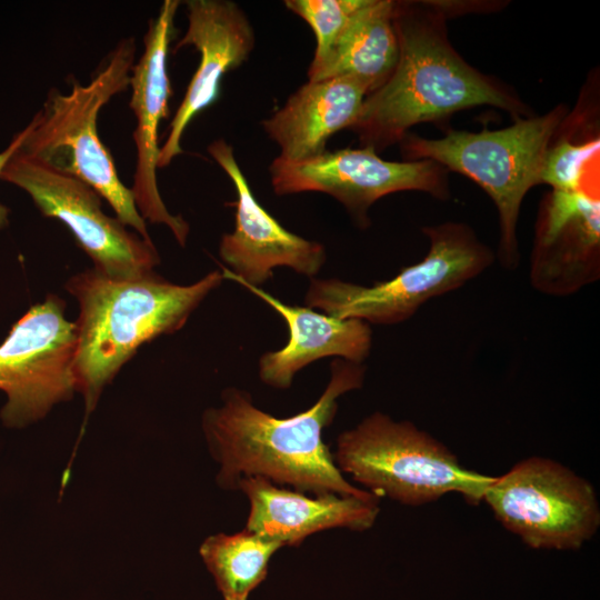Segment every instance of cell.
I'll list each match as a JSON object with an SVG mask.
<instances>
[{
    "label": "cell",
    "instance_id": "cell-1",
    "mask_svg": "<svg viewBox=\"0 0 600 600\" xmlns=\"http://www.w3.org/2000/svg\"><path fill=\"white\" fill-rule=\"evenodd\" d=\"M364 373L362 363L333 361L329 383L320 398L309 409L288 418L260 410L242 389H224L221 406L202 414L203 434L219 464V486L237 489L242 478L262 477L312 496L378 498L344 479L322 439L323 430L336 417L338 399L360 389Z\"/></svg>",
    "mask_w": 600,
    "mask_h": 600
},
{
    "label": "cell",
    "instance_id": "cell-2",
    "mask_svg": "<svg viewBox=\"0 0 600 600\" xmlns=\"http://www.w3.org/2000/svg\"><path fill=\"white\" fill-rule=\"evenodd\" d=\"M446 17L439 2L394 1L399 57L387 82L366 97L350 128L362 147L380 152L400 142L414 124L477 106L500 108L518 119L531 117L514 93L457 53Z\"/></svg>",
    "mask_w": 600,
    "mask_h": 600
},
{
    "label": "cell",
    "instance_id": "cell-3",
    "mask_svg": "<svg viewBox=\"0 0 600 600\" xmlns=\"http://www.w3.org/2000/svg\"><path fill=\"white\" fill-rule=\"evenodd\" d=\"M224 279L212 271L180 286L154 272L113 279L89 269L72 276L67 290L79 302L73 377L84 399L86 416L106 384L146 342L181 329L204 298Z\"/></svg>",
    "mask_w": 600,
    "mask_h": 600
},
{
    "label": "cell",
    "instance_id": "cell-4",
    "mask_svg": "<svg viewBox=\"0 0 600 600\" xmlns=\"http://www.w3.org/2000/svg\"><path fill=\"white\" fill-rule=\"evenodd\" d=\"M134 57V39H122L88 84L74 81L69 93L52 89L23 128L19 151L89 184L121 222L151 240L131 189L120 180L112 156L97 131L102 107L130 87Z\"/></svg>",
    "mask_w": 600,
    "mask_h": 600
},
{
    "label": "cell",
    "instance_id": "cell-5",
    "mask_svg": "<svg viewBox=\"0 0 600 600\" xmlns=\"http://www.w3.org/2000/svg\"><path fill=\"white\" fill-rule=\"evenodd\" d=\"M568 113L559 104L503 129L449 130L439 139L408 132L399 143L407 161L432 160L469 177L490 196L499 217V259L504 268L513 269L520 258L517 226L522 200L541 183L547 152Z\"/></svg>",
    "mask_w": 600,
    "mask_h": 600
},
{
    "label": "cell",
    "instance_id": "cell-6",
    "mask_svg": "<svg viewBox=\"0 0 600 600\" xmlns=\"http://www.w3.org/2000/svg\"><path fill=\"white\" fill-rule=\"evenodd\" d=\"M340 472L404 506L419 507L457 492L473 506L493 477L462 467L442 442L412 422L374 412L337 439Z\"/></svg>",
    "mask_w": 600,
    "mask_h": 600
},
{
    "label": "cell",
    "instance_id": "cell-7",
    "mask_svg": "<svg viewBox=\"0 0 600 600\" xmlns=\"http://www.w3.org/2000/svg\"><path fill=\"white\" fill-rule=\"evenodd\" d=\"M423 232L430 247L420 262L371 287L312 278L306 304L339 319L394 324L411 318L431 298L463 286L493 262L491 249L464 223L424 227Z\"/></svg>",
    "mask_w": 600,
    "mask_h": 600
},
{
    "label": "cell",
    "instance_id": "cell-8",
    "mask_svg": "<svg viewBox=\"0 0 600 600\" xmlns=\"http://www.w3.org/2000/svg\"><path fill=\"white\" fill-rule=\"evenodd\" d=\"M496 519L533 549L579 550L600 527L593 486L552 459L531 457L487 486Z\"/></svg>",
    "mask_w": 600,
    "mask_h": 600
},
{
    "label": "cell",
    "instance_id": "cell-9",
    "mask_svg": "<svg viewBox=\"0 0 600 600\" xmlns=\"http://www.w3.org/2000/svg\"><path fill=\"white\" fill-rule=\"evenodd\" d=\"M0 179L22 189L39 211L63 222L77 244L91 258L93 269L113 279L153 272L159 263L151 240L131 232L117 217L101 208V197L86 182L18 151Z\"/></svg>",
    "mask_w": 600,
    "mask_h": 600
},
{
    "label": "cell",
    "instance_id": "cell-10",
    "mask_svg": "<svg viewBox=\"0 0 600 600\" xmlns=\"http://www.w3.org/2000/svg\"><path fill=\"white\" fill-rule=\"evenodd\" d=\"M76 326L64 302L52 294L32 306L0 343V390L7 396L0 417L21 428L43 418L76 391Z\"/></svg>",
    "mask_w": 600,
    "mask_h": 600
},
{
    "label": "cell",
    "instance_id": "cell-11",
    "mask_svg": "<svg viewBox=\"0 0 600 600\" xmlns=\"http://www.w3.org/2000/svg\"><path fill=\"white\" fill-rule=\"evenodd\" d=\"M271 184L279 196L323 192L340 203L362 226L368 209L380 198L408 190L446 199L447 169L432 160L387 161L372 148L324 151L301 161L276 158L270 164Z\"/></svg>",
    "mask_w": 600,
    "mask_h": 600
},
{
    "label": "cell",
    "instance_id": "cell-12",
    "mask_svg": "<svg viewBox=\"0 0 600 600\" xmlns=\"http://www.w3.org/2000/svg\"><path fill=\"white\" fill-rule=\"evenodd\" d=\"M178 0H164L158 16L148 23L143 37V52L131 71L129 107L136 117L133 141L137 162L130 188L136 207L144 220L167 226L180 246H186L189 224L166 207L158 188L157 169L160 147L158 131L169 114L171 82L168 73V53L174 34Z\"/></svg>",
    "mask_w": 600,
    "mask_h": 600
},
{
    "label": "cell",
    "instance_id": "cell-13",
    "mask_svg": "<svg viewBox=\"0 0 600 600\" xmlns=\"http://www.w3.org/2000/svg\"><path fill=\"white\" fill-rule=\"evenodd\" d=\"M208 151L230 178L237 194L234 230L223 234L219 244L224 279L260 287L277 267L310 278L318 274L327 259L324 247L288 231L259 203L226 140H214Z\"/></svg>",
    "mask_w": 600,
    "mask_h": 600
},
{
    "label": "cell",
    "instance_id": "cell-14",
    "mask_svg": "<svg viewBox=\"0 0 600 600\" xmlns=\"http://www.w3.org/2000/svg\"><path fill=\"white\" fill-rule=\"evenodd\" d=\"M188 28L174 50L192 46L200 53L184 97L160 147L158 168H164L183 152L182 136L189 123L220 97L222 78L243 64L256 43L244 11L230 0H188Z\"/></svg>",
    "mask_w": 600,
    "mask_h": 600
},
{
    "label": "cell",
    "instance_id": "cell-15",
    "mask_svg": "<svg viewBox=\"0 0 600 600\" xmlns=\"http://www.w3.org/2000/svg\"><path fill=\"white\" fill-rule=\"evenodd\" d=\"M600 276L599 192L552 190L536 226L530 280L540 292L568 296Z\"/></svg>",
    "mask_w": 600,
    "mask_h": 600
},
{
    "label": "cell",
    "instance_id": "cell-16",
    "mask_svg": "<svg viewBox=\"0 0 600 600\" xmlns=\"http://www.w3.org/2000/svg\"><path fill=\"white\" fill-rule=\"evenodd\" d=\"M237 489L248 498L247 530L280 542L299 546L316 532L332 528L370 529L379 514V498L306 493L279 487L262 477L242 478Z\"/></svg>",
    "mask_w": 600,
    "mask_h": 600
},
{
    "label": "cell",
    "instance_id": "cell-17",
    "mask_svg": "<svg viewBox=\"0 0 600 600\" xmlns=\"http://www.w3.org/2000/svg\"><path fill=\"white\" fill-rule=\"evenodd\" d=\"M248 291L267 302L287 323L289 340L259 360L261 381L277 389H288L294 374L309 363L324 357H339L362 363L372 346L369 323L358 319H339L319 313L309 307L290 306L260 287L238 281Z\"/></svg>",
    "mask_w": 600,
    "mask_h": 600
},
{
    "label": "cell",
    "instance_id": "cell-18",
    "mask_svg": "<svg viewBox=\"0 0 600 600\" xmlns=\"http://www.w3.org/2000/svg\"><path fill=\"white\" fill-rule=\"evenodd\" d=\"M367 89L351 78L308 81L262 121L280 149L277 158L294 162L321 154L337 132L350 129L359 117Z\"/></svg>",
    "mask_w": 600,
    "mask_h": 600
},
{
    "label": "cell",
    "instance_id": "cell-19",
    "mask_svg": "<svg viewBox=\"0 0 600 600\" xmlns=\"http://www.w3.org/2000/svg\"><path fill=\"white\" fill-rule=\"evenodd\" d=\"M393 7L392 0H364L327 56L310 63L308 81L351 78L360 82L368 94L382 87L399 57Z\"/></svg>",
    "mask_w": 600,
    "mask_h": 600
},
{
    "label": "cell",
    "instance_id": "cell-20",
    "mask_svg": "<svg viewBox=\"0 0 600 600\" xmlns=\"http://www.w3.org/2000/svg\"><path fill=\"white\" fill-rule=\"evenodd\" d=\"M281 547L278 541L243 529L208 537L200 556L224 600H248L266 579L269 561Z\"/></svg>",
    "mask_w": 600,
    "mask_h": 600
},
{
    "label": "cell",
    "instance_id": "cell-21",
    "mask_svg": "<svg viewBox=\"0 0 600 600\" xmlns=\"http://www.w3.org/2000/svg\"><path fill=\"white\" fill-rule=\"evenodd\" d=\"M567 136H559L551 143L543 164L541 183H547L554 191L576 192L580 190L598 191L587 184L589 164H593L599 154V136L590 139L572 138L569 128ZM560 130V129H559Z\"/></svg>",
    "mask_w": 600,
    "mask_h": 600
},
{
    "label": "cell",
    "instance_id": "cell-22",
    "mask_svg": "<svg viewBox=\"0 0 600 600\" xmlns=\"http://www.w3.org/2000/svg\"><path fill=\"white\" fill-rule=\"evenodd\" d=\"M364 0H287L284 6L303 19L316 37L312 63L330 51L353 13Z\"/></svg>",
    "mask_w": 600,
    "mask_h": 600
},
{
    "label": "cell",
    "instance_id": "cell-23",
    "mask_svg": "<svg viewBox=\"0 0 600 600\" xmlns=\"http://www.w3.org/2000/svg\"><path fill=\"white\" fill-rule=\"evenodd\" d=\"M24 138V130L17 132L8 147L0 152V173L10 158L18 151ZM9 208L0 203V230L8 226Z\"/></svg>",
    "mask_w": 600,
    "mask_h": 600
}]
</instances>
